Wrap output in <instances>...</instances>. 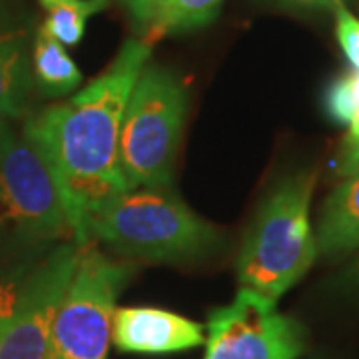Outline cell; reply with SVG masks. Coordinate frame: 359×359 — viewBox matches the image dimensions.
<instances>
[{
  "mask_svg": "<svg viewBox=\"0 0 359 359\" xmlns=\"http://www.w3.org/2000/svg\"><path fill=\"white\" fill-rule=\"evenodd\" d=\"M150 56L152 42L126 40L100 76L72 98L32 116L22 128L56 180L76 245L88 244L90 218L126 190L120 172V124Z\"/></svg>",
  "mask_w": 359,
  "mask_h": 359,
  "instance_id": "cell-1",
  "label": "cell"
},
{
  "mask_svg": "<svg viewBox=\"0 0 359 359\" xmlns=\"http://www.w3.org/2000/svg\"><path fill=\"white\" fill-rule=\"evenodd\" d=\"M88 242H102L124 259L190 264L214 256L222 231L168 188H130L90 218Z\"/></svg>",
  "mask_w": 359,
  "mask_h": 359,
  "instance_id": "cell-2",
  "label": "cell"
},
{
  "mask_svg": "<svg viewBox=\"0 0 359 359\" xmlns=\"http://www.w3.org/2000/svg\"><path fill=\"white\" fill-rule=\"evenodd\" d=\"M318 174L297 172L266 196L240 245L236 273L240 290L278 304L320 256L309 210Z\"/></svg>",
  "mask_w": 359,
  "mask_h": 359,
  "instance_id": "cell-3",
  "label": "cell"
},
{
  "mask_svg": "<svg viewBox=\"0 0 359 359\" xmlns=\"http://www.w3.org/2000/svg\"><path fill=\"white\" fill-rule=\"evenodd\" d=\"M188 90L170 68L148 65L130 92L120 124V172L130 188H168L174 178Z\"/></svg>",
  "mask_w": 359,
  "mask_h": 359,
  "instance_id": "cell-4",
  "label": "cell"
},
{
  "mask_svg": "<svg viewBox=\"0 0 359 359\" xmlns=\"http://www.w3.org/2000/svg\"><path fill=\"white\" fill-rule=\"evenodd\" d=\"M132 264L80 245L54 323V359H108L116 302L132 278Z\"/></svg>",
  "mask_w": 359,
  "mask_h": 359,
  "instance_id": "cell-5",
  "label": "cell"
},
{
  "mask_svg": "<svg viewBox=\"0 0 359 359\" xmlns=\"http://www.w3.org/2000/svg\"><path fill=\"white\" fill-rule=\"evenodd\" d=\"M0 233L25 244L72 238L46 160L25 132L11 126L0 134Z\"/></svg>",
  "mask_w": 359,
  "mask_h": 359,
  "instance_id": "cell-6",
  "label": "cell"
},
{
  "mask_svg": "<svg viewBox=\"0 0 359 359\" xmlns=\"http://www.w3.org/2000/svg\"><path fill=\"white\" fill-rule=\"evenodd\" d=\"M306 339L304 325L278 304L238 290L231 304L210 313L204 359H297Z\"/></svg>",
  "mask_w": 359,
  "mask_h": 359,
  "instance_id": "cell-7",
  "label": "cell"
},
{
  "mask_svg": "<svg viewBox=\"0 0 359 359\" xmlns=\"http://www.w3.org/2000/svg\"><path fill=\"white\" fill-rule=\"evenodd\" d=\"M80 245L62 242L34 266L13 321L0 339V359H54V323Z\"/></svg>",
  "mask_w": 359,
  "mask_h": 359,
  "instance_id": "cell-8",
  "label": "cell"
},
{
  "mask_svg": "<svg viewBox=\"0 0 359 359\" xmlns=\"http://www.w3.org/2000/svg\"><path fill=\"white\" fill-rule=\"evenodd\" d=\"M112 344L124 353L168 355L205 344L202 323L160 308H118Z\"/></svg>",
  "mask_w": 359,
  "mask_h": 359,
  "instance_id": "cell-9",
  "label": "cell"
},
{
  "mask_svg": "<svg viewBox=\"0 0 359 359\" xmlns=\"http://www.w3.org/2000/svg\"><path fill=\"white\" fill-rule=\"evenodd\" d=\"M28 26L0 14V120L20 118L32 92Z\"/></svg>",
  "mask_w": 359,
  "mask_h": 359,
  "instance_id": "cell-10",
  "label": "cell"
},
{
  "mask_svg": "<svg viewBox=\"0 0 359 359\" xmlns=\"http://www.w3.org/2000/svg\"><path fill=\"white\" fill-rule=\"evenodd\" d=\"M316 240L323 256H344L359 250V174L341 180L325 198Z\"/></svg>",
  "mask_w": 359,
  "mask_h": 359,
  "instance_id": "cell-11",
  "label": "cell"
},
{
  "mask_svg": "<svg viewBox=\"0 0 359 359\" xmlns=\"http://www.w3.org/2000/svg\"><path fill=\"white\" fill-rule=\"evenodd\" d=\"M32 78L39 82L42 92L50 96H65L82 84V72L66 52V46L46 32L42 26L32 40Z\"/></svg>",
  "mask_w": 359,
  "mask_h": 359,
  "instance_id": "cell-12",
  "label": "cell"
},
{
  "mask_svg": "<svg viewBox=\"0 0 359 359\" xmlns=\"http://www.w3.org/2000/svg\"><path fill=\"white\" fill-rule=\"evenodd\" d=\"M226 0H162L144 26V39L154 44V40L202 28L216 20Z\"/></svg>",
  "mask_w": 359,
  "mask_h": 359,
  "instance_id": "cell-13",
  "label": "cell"
},
{
  "mask_svg": "<svg viewBox=\"0 0 359 359\" xmlns=\"http://www.w3.org/2000/svg\"><path fill=\"white\" fill-rule=\"evenodd\" d=\"M46 18L42 28L65 46H76L92 16L108 8L110 0H39Z\"/></svg>",
  "mask_w": 359,
  "mask_h": 359,
  "instance_id": "cell-14",
  "label": "cell"
},
{
  "mask_svg": "<svg viewBox=\"0 0 359 359\" xmlns=\"http://www.w3.org/2000/svg\"><path fill=\"white\" fill-rule=\"evenodd\" d=\"M325 112L339 126H349L359 118V72L347 70L332 80L323 96Z\"/></svg>",
  "mask_w": 359,
  "mask_h": 359,
  "instance_id": "cell-15",
  "label": "cell"
},
{
  "mask_svg": "<svg viewBox=\"0 0 359 359\" xmlns=\"http://www.w3.org/2000/svg\"><path fill=\"white\" fill-rule=\"evenodd\" d=\"M32 269L34 266L30 262H25L0 273V339L6 332L8 323L13 321Z\"/></svg>",
  "mask_w": 359,
  "mask_h": 359,
  "instance_id": "cell-16",
  "label": "cell"
},
{
  "mask_svg": "<svg viewBox=\"0 0 359 359\" xmlns=\"http://www.w3.org/2000/svg\"><path fill=\"white\" fill-rule=\"evenodd\" d=\"M335 13V39L346 60L359 72V16L351 13L346 4H337Z\"/></svg>",
  "mask_w": 359,
  "mask_h": 359,
  "instance_id": "cell-17",
  "label": "cell"
},
{
  "mask_svg": "<svg viewBox=\"0 0 359 359\" xmlns=\"http://www.w3.org/2000/svg\"><path fill=\"white\" fill-rule=\"evenodd\" d=\"M124 4V8L128 11V14L134 18V22L144 28L148 25L150 16L154 14L156 6L162 2V0H120Z\"/></svg>",
  "mask_w": 359,
  "mask_h": 359,
  "instance_id": "cell-18",
  "label": "cell"
},
{
  "mask_svg": "<svg viewBox=\"0 0 359 359\" xmlns=\"http://www.w3.org/2000/svg\"><path fill=\"white\" fill-rule=\"evenodd\" d=\"M335 174L339 176V178H351V176H358L359 174V154L353 156V158H349L346 162H341V164H335Z\"/></svg>",
  "mask_w": 359,
  "mask_h": 359,
  "instance_id": "cell-19",
  "label": "cell"
},
{
  "mask_svg": "<svg viewBox=\"0 0 359 359\" xmlns=\"http://www.w3.org/2000/svg\"><path fill=\"white\" fill-rule=\"evenodd\" d=\"M344 285L351 290H359V256L349 264V268L344 273Z\"/></svg>",
  "mask_w": 359,
  "mask_h": 359,
  "instance_id": "cell-20",
  "label": "cell"
},
{
  "mask_svg": "<svg viewBox=\"0 0 359 359\" xmlns=\"http://www.w3.org/2000/svg\"><path fill=\"white\" fill-rule=\"evenodd\" d=\"M295 2H302V4H318V6H330L335 8L337 4H346L341 0H295Z\"/></svg>",
  "mask_w": 359,
  "mask_h": 359,
  "instance_id": "cell-21",
  "label": "cell"
},
{
  "mask_svg": "<svg viewBox=\"0 0 359 359\" xmlns=\"http://www.w3.org/2000/svg\"><path fill=\"white\" fill-rule=\"evenodd\" d=\"M8 126V120H0V134L4 132V128Z\"/></svg>",
  "mask_w": 359,
  "mask_h": 359,
  "instance_id": "cell-22",
  "label": "cell"
},
{
  "mask_svg": "<svg viewBox=\"0 0 359 359\" xmlns=\"http://www.w3.org/2000/svg\"><path fill=\"white\" fill-rule=\"evenodd\" d=\"M341 2H344V0H341Z\"/></svg>",
  "mask_w": 359,
  "mask_h": 359,
  "instance_id": "cell-23",
  "label": "cell"
}]
</instances>
